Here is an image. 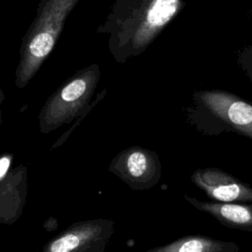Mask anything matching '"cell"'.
I'll return each instance as SVG.
<instances>
[{"label": "cell", "mask_w": 252, "mask_h": 252, "mask_svg": "<svg viewBox=\"0 0 252 252\" xmlns=\"http://www.w3.org/2000/svg\"><path fill=\"white\" fill-rule=\"evenodd\" d=\"M182 9V0H114L95 30L117 63L142 54Z\"/></svg>", "instance_id": "obj_1"}, {"label": "cell", "mask_w": 252, "mask_h": 252, "mask_svg": "<svg viewBox=\"0 0 252 252\" xmlns=\"http://www.w3.org/2000/svg\"><path fill=\"white\" fill-rule=\"evenodd\" d=\"M80 0H40L25 32L15 71L17 88H25L52 52L65 23Z\"/></svg>", "instance_id": "obj_2"}, {"label": "cell", "mask_w": 252, "mask_h": 252, "mask_svg": "<svg viewBox=\"0 0 252 252\" xmlns=\"http://www.w3.org/2000/svg\"><path fill=\"white\" fill-rule=\"evenodd\" d=\"M100 78L97 63L91 64L65 80L46 99L38 114L39 131L42 134L70 124L95 105L106 94L103 89L91 101Z\"/></svg>", "instance_id": "obj_3"}, {"label": "cell", "mask_w": 252, "mask_h": 252, "mask_svg": "<svg viewBox=\"0 0 252 252\" xmlns=\"http://www.w3.org/2000/svg\"><path fill=\"white\" fill-rule=\"evenodd\" d=\"M115 222L94 219L72 223L52 237L42 252H104L114 233Z\"/></svg>", "instance_id": "obj_4"}, {"label": "cell", "mask_w": 252, "mask_h": 252, "mask_svg": "<svg viewBox=\"0 0 252 252\" xmlns=\"http://www.w3.org/2000/svg\"><path fill=\"white\" fill-rule=\"evenodd\" d=\"M108 171L134 190H147L158 183L161 164L156 152L141 146H132L112 158Z\"/></svg>", "instance_id": "obj_5"}, {"label": "cell", "mask_w": 252, "mask_h": 252, "mask_svg": "<svg viewBox=\"0 0 252 252\" xmlns=\"http://www.w3.org/2000/svg\"><path fill=\"white\" fill-rule=\"evenodd\" d=\"M200 106L228 129L252 139V104L224 91H201L195 94Z\"/></svg>", "instance_id": "obj_6"}, {"label": "cell", "mask_w": 252, "mask_h": 252, "mask_svg": "<svg viewBox=\"0 0 252 252\" xmlns=\"http://www.w3.org/2000/svg\"><path fill=\"white\" fill-rule=\"evenodd\" d=\"M191 181L216 202H252V187L220 168L196 169L191 175Z\"/></svg>", "instance_id": "obj_7"}, {"label": "cell", "mask_w": 252, "mask_h": 252, "mask_svg": "<svg viewBox=\"0 0 252 252\" xmlns=\"http://www.w3.org/2000/svg\"><path fill=\"white\" fill-rule=\"evenodd\" d=\"M28 195V168L18 165L0 179V224H13L22 216Z\"/></svg>", "instance_id": "obj_8"}, {"label": "cell", "mask_w": 252, "mask_h": 252, "mask_svg": "<svg viewBox=\"0 0 252 252\" xmlns=\"http://www.w3.org/2000/svg\"><path fill=\"white\" fill-rule=\"evenodd\" d=\"M184 198L197 210L208 213L227 227L252 231V205L200 201L187 195Z\"/></svg>", "instance_id": "obj_9"}, {"label": "cell", "mask_w": 252, "mask_h": 252, "mask_svg": "<svg viewBox=\"0 0 252 252\" xmlns=\"http://www.w3.org/2000/svg\"><path fill=\"white\" fill-rule=\"evenodd\" d=\"M238 250L239 247L233 242L202 235H190L145 252H238Z\"/></svg>", "instance_id": "obj_10"}, {"label": "cell", "mask_w": 252, "mask_h": 252, "mask_svg": "<svg viewBox=\"0 0 252 252\" xmlns=\"http://www.w3.org/2000/svg\"><path fill=\"white\" fill-rule=\"evenodd\" d=\"M238 62L252 81V46L245 47L239 54Z\"/></svg>", "instance_id": "obj_11"}, {"label": "cell", "mask_w": 252, "mask_h": 252, "mask_svg": "<svg viewBox=\"0 0 252 252\" xmlns=\"http://www.w3.org/2000/svg\"><path fill=\"white\" fill-rule=\"evenodd\" d=\"M13 157L10 154H5L0 157V179L3 178L9 170Z\"/></svg>", "instance_id": "obj_12"}, {"label": "cell", "mask_w": 252, "mask_h": 252, "mask_svg": "<svg viewBox=\"0 0 252 252\" xmlns=\"http://www.w3.org/2000/svg\"><path fill=\"white\" fill-rule=\"evenodd\" d=\"M4 99H5V95H4L3 92H2V91H1V89H0V126H1V124H2V122H3V119H2V110H1V106H2V103H3Z\"/></svg>", "instance_id": "obj_13"}]
</instances>
